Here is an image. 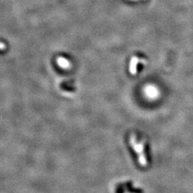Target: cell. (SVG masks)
<instances>
[{
    "instance_id": "obj_1",
    "label": "cell",
    "mask_w": 193,
    "mask_h": 193,
    "mask_svg": "<svg viewBox=\"0 0 193 193\" xmlns=\"http://www.w3.org/2000/svg\"><path fill=\"white\" fill-rule=\"evenodd\" d=\"M130 143L138 157V162L142 167H146L148 165V146L145 139L137 133L130 135Z\"/></svg>"
},
{
    "instance_id": "obj_2",
    "label": "cell",
    "mask_w": 193,
    "mask_h": 193,
    "mask_svg": "<svg viewBox=\"0 0 193 193\" xmlns=\"http://www.w3.org/2000/svg\"><path fill=\"white\" fill-rule=\"evenodd\" d=\"M114 193H142V190L134 187L132 182H126L117 185Z\"/></svg>"
},
{
    "instance_id": "obj_3",
    "label": "cell",
    "mask_w": 193,
    "mask_h": 193,
    "mask_svg": "<svg viewBox=\"0 0 193 193\" xmlns=\"http://www.w3.org/2000/svg\"><path fill=\"white\" fill-rule=\"evenodd\" d=\"M57 62L58 65L62 69H68L71 66L70 61L64 57H59L58 59H57Z\"/></svg>"
}]
</instances>
